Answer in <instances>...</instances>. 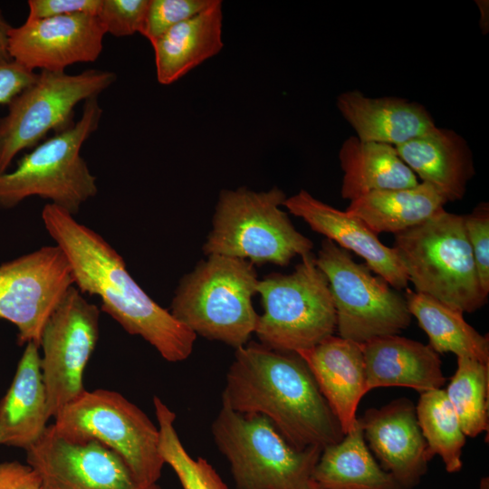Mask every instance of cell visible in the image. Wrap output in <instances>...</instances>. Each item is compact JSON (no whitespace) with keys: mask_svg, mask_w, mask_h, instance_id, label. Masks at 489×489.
I'll use <instances>...</instances> for the list:
<instances>
[{"mask_svg":"<svg viewBox=\"0 0 489 489\" xmlns=\"http://www.w3.org/2000/svg\"><path fill=\"white\" fill-rule=\"evenodd\" d=\"M315 264L327 278L340 337L361 344L409 326L405 298L349 251L324 238Z\"/></svg>","mask_w":489,"mask_h":489,"instance_id":"cell-10","label":"cell"},{"mask_svg":"<svg viewBox=\"0 0 489 489\" xmlns=\"http://www.w3.org/2000/svg\"><path fill=\"white\" fill-rule=\"evenodd\" d=\"M286 197L277 187L261 192L244 187L222 190L203 253L239 258L254 265L280 266L289 264L296 255L311 254L312 241L293 226L281 208Z\"/></svg>","mask_w":489,"mask_h":489,"instance_id":"cell-5","label":"cell"},{"mask_svg":"<svg viewBox=\"0 0 489 489\" xmlns=\"http://www.w3.org/2000/svg\"><path fill=\"white\" fill-rule=\"evenodd\" d=\"M211 431L230 465L235 489H312L321 448L295 449L264 416L223 405Z\"/></svg>","mask_w":489,"mask_h":489,"instance_id":"cell-7","label":"cell"},{"mask_svg":"<svg viewBox=\"0 0 489 489\" xmlns=\"http://www.w3.org/2000/svg\"><path fill=\"white\" fill-rule=\"evenodd\" d=\"M149 0H102L96 15L106 34L129 36L142 30Z\"/></svg>","mask_w":489,"mask_h":489,"instance_id":"cell-32","label":"cell"},{"mask_svg":"<svg viewBox=\"0 0 489 489\" xmlns=\"http://www.w3.org/2000/svg\"><path fill=\"white\" fill-rule=\"evenodd\" d=\"M312 480L322 489H402L369 452L359 421L340 441L322 449Z\"/></svg>","mask_w":489,"mask_h":489,"instance_id":"cell-26","label":"cell"},{"mask_svg":"<svg viewBox=\"0 0 489 489\" xmlns=\"http://www.w3.org/2000/svg\"><path fill=\"white\" fill-rule=\"evenodd\" d=\"M80 120L25 154L11 172L0 175V206L12 208L39 197L72 216L98 193L96 177L81 156L83 143L99 128L98 97L84 101Z\"/></svg>","mask_w":489,"mask_h":489,"instance_id":"cell-6","label":"cell"},{"mask_svg":"<svg viewBox=\"0 0 489 489\" xmlns=\"http://www.w3.org/2000/svg\"><path fill=\"white\" fill-rule=\"evenodd\" d=\"M36 77L37 73L13 60L0 61V105H7Z\"/></svg>","mask_w":489,"mask_h":489,"instance_id":"cell-35","label":"cell"},{"mask_svg":"<svg viewBox=\"0 0 489 489\" xmlns=\"http://www.w3.org/2000/svg\"><path fill=\"white\" fill-rule=\"evenodd\" d=\"M337 107L362 141L395 147L436 127L421 104L405 99L370 98L354 90L341 93Z\"/></svg>","mask_w":489,"mask_h":489,"instance_id":"cell-22","label":"cell"},{"mask_svg":"<svg viewBox=\"0 0 489 489\" xmlns=\"http://www.w3.org/2000/svg\"><path fill=\"white\" fill-rule=\"evenodd\" d=\"M312 489H322V488L319 487V486L314 483Z\"/></svg>","mask_w":489,"mask_h":489,"instance_id":"cell-39","label":"cell"},{"mask_svg":"<svg viewBox=\"0 0 489 489\" xmlns=\"http://www.w3.org/2000/svg\"><path fill=\"white\" fill-rule=\"evenodd\" d=\"M259 280L249 261L210 254L184 274L171 301V314L197 336L244 346L259 315L253 306Z\"/></svg>","mask_w":489,"mask_h":489,"instance_id":"cell-3","label":"cell"},{"mask_svg":"<svg viewBox=\"0 0 489 489\" xmlns=\"http://www.w3.org/2000/svg\"><path fill=\"white\" fill-rule=\"evenodd\" d=\"M73 285L70 263L56 244L0 265V319L16 327L20 346L40 347L45 322Z\"/></svg>","mask_w":489,"mask_h":489,"instance_id":"cell-13","label":"cell"},{"mask_svg":"<svg viewBox=\"0 0 489 489\" xmlns=\"http://www.w3.org/2000/svg\"><path fill=\"white\" fill-rule=\"evenodd\" d=\"M446 199L419 182L409 188L379 190L350 201L346 212L361 219L375 234L401 233L444 208Z\"/></svg>","mask_w":489,"mask_h":489,"instance_id":"cell-25","label":"cell"},{"mask_svg":"<svg viewBox=\"0 0 489 489\" xmlns=\"http://www.w3.org/2000/svg\"><path fill=\"white\" fill-rule=\"evenodd\" d=\"M416 413L429 457L438 455L448 473L458 472L466 436L446 391L438 388L421 393Z\"/></svg>","mask_w":489,"mask_h":489,"instance_id":"cell-28","label":"cell"},{"mask_svg":"<svg viewBox=\"0 0 489 489\" xmlns=\"http://www.w3.org/2000/svg\"><path fill=\"white\" fill-rule=\"evenodd\" d=\"M113 72L91 69L78 74L41 71L8 104L0 119V175L21 150L36 147L50 130L72 126L74 107L97 98L116 81Z\"/></svg>","mask_w":489,"mask_h":489,"instance_id":"cell-11","label":"cell"},{"mask_svg":"<svg viewBox=\"0 0 489 489\" xmlns=\"http://www.w3.org/2000/svg\"><path fill=\"white\" fill-rule=\"evenodd\" d=\"M222 1L173 26L151 43L157 80L169 85L182 78L224 47Z\"/></svg>","mask_w":489,"mask_h":489,"instance_id":"cell-23","label":"cell"},{"mask_svg":"<svg viewBox=\"0 0 489 489\" xmlns=\"http://www.w3.org/2000/svg\"><path fill=\"white\" fill-rule=\"evenodd\" d=\"M11 29L12 26L4 17L3 12L0 8V61L11 60L8 53V39Z\"/></svg>","mask_w":489,"mask_h":489,"instance_id":"cell-37","label":"cell"},{"mask_svg":"<svg viewBox=\"0 0 489 489\" xmlns=\"http://www.w3.org/2000/svg\"><path fill=\"white\" fill-rule=\"evenodd\" d=\"M76 286L66 292L43 329L41 369L54 417L84 390L83 375L100 334V309Z\"/></svg>","mask_w":489,"mask_h":489,"instance_id":"cell-12","label":"cell"},{"mask_svg":"<svg viewBox=\"0 0 489 489\" xmlns=\"http://www.w3.org/2000/svg\"><path fill=\"white\" fill-rule=\"evenodd\" d=\"M477 6L480 10L481 14V19H480V26L484 32V34H486L488 32V1L486 0H479L476 1Z\"/></svg>","mask_w":489,"mask_h":489,"instance_id":"cell-38","label":"cell"},{"mask_svg":"<svg viewBox=\"0 0 489 489\" xmlns=\"http://www.w3.org/2000/svg\"><path fill=\"white\" fill-rule=\"evenodd\" d=\"M393 249L417 292L462 312L483 307L480 283L464 216L444 208L421 224L395 235Z\"/></svg>","mask_w":489,"mask_h":489,"instance_id":"cell-4","label":"cell"},{"mask_svg":"<svg viewBox=\"0 0 489 489\" xmlns=\"http://www.w3.org/2000/svg\"><path fill=\"white\" fill-rule=\"evenodd\" d=\"M488 386L489 366L457 358L456 370L445 391L467 436L488 430Z\"/></svg>","mask_w":489,"mask_h":489,"instance_id":"cell-29","label":"cell"},{"mask_svg":"<svg viewBox=\"0 0 489 489\" xmlns=\"http://www.w3.org/2000/svg\"><path fill=\"white\" fill-rule=\"evenodd\" d=\"M404 298L411 316L417 320L436 353L451 352L457 358L489 366L488 335L480 334L466 322L464 312L409 289Z\"/></svg>","mask_w":489,"mask_h":489,"instance_id":"cell-27","label":"cell"},{"mask_svg":"<svg viewBox=\"0 0 489 489\" xmlns=\"http://www.w3.org/2000/svg\"><path fill=\"white\" fill-rule=\"evenodd\" d=\"M106 32L96 15L73 14L28 20L12 27L11 60L33 71L64 72L77 62H92L103 49Z\"/></svg>","mask_w":489,"mask_h":489,"instance_id":"cell-15","label":"cell"},{"mask_svg":"<svg viewBox=\"0 0 489 489\" xmlns=\"http://www.w3.org/2000/svg\"><path fill=\"white\" fill-rule=\"evenodd\" d=\"M283 206L313 231L363 258L366 265L394 289L408 287V274L393 247L385 245L359 217L315 198L304 189L286 197Z\"/></svg>","mask_w":489,"mask_h":489,"instance_id":"cell-17","label":"cell"},{"mask_svg":"<svg viewBox=\"0 0 489 489\" xmlns=\"http://www.w3.org/2000/svg\"><path fill=\"white\" fill-rule=\"evenodd\" d=\"M403 162L446 202L464 197L475 174L466 141L454 130L437 128L395 146Z\"/></svg>","mask_w":489,"mask_h":489,"instance_id":"cell-20","label":"cell"},{"mask_svg":"<svg viewBox=\"0 0 489 489\" xmlns=\"http://www.w3.org/2000/svg\"><path fill=\"white\" fill-rule=\"evenodd\" d=\"M297 353L337 417L343 434L357 424V408L368 392L365 363L360 343L331 335Z\"/></svg>","mask_w":489,"mask_h":489,"instance_id":"cell-18","label":"cell"},{"mask_svg":"<svg viewBox=\"0 0 489 489\" xmlns=\"http://www.w3.org/2000/svg\"><path fill=\"white\" fill-rule=\"evenodd\" d=\"M341 197L352 201L374 191L409 188L419 182L389 144L350 137L339 151Z\"/></svg>","mask_w":489,"mask_h":489,"instance_id":"cell-24","label":"cell"},{"mask_svg":"<svg viewBox=\"0 0 489 489\" xmlns=\"http://www.w3.org/2000/svg\"><path fill=\"white\" fill-rule=\"evenodd\" d=\"M368 392L380 387H407L423 393L446 382L438 353L429 345L398 335L360 344Z\"/></svg>","mask_w":489,"mask_h":489,"instance_id":"cell-19","label":"cell"},{"mask_svg":"<svg viewBox=\"0 0 489 489\" xmlns=\"http://www.w3.org/2000/svg\"><path fill=\"white\" fill-rule=\"evenodd\" d=\"M0 489H42L36 472L19 461L0 463Z\"/></svg>","mask_w":489,"mask_h":489,"instance_id":"cell-36","label":"cell"},{"mask_svg":"<svg viewBox=\"0 0 489 489\" xmlns=\"http://www.w3.org/2000/svg\"><path fill=\"white\" fill-rule=\"evenodd\" d=\"M358 421L381 467L402 489L417 485L431 458L412 402L396 399L380 408L367 410Z\"/></svg>","mask_w":489,"mask_h":489,"instance_id":"cell-16","label":"cell"},{"mask_svg":"<svg viewBox=\"0 0 489 489\" xmlns=\"http://www.w3.org/2000/svg\"><path fill=\"white\" fill-rule=\"evenodd\" d=\"M213 0H149L140 34L150 43L173 26L193 17Z\"/></svg>","mask_w":489,"mask_h":489,"instance_id":"cell-31","label":"cell"},{"mask_svg":"<svg viewBox=\"0 0 489 489\" xmlns=\"http://www.w3.org/2000/svg\"><path fill=\"white\" fill-rule=\"evenodd\" d=\"M264 312L254 333L261 344L277 351L297 352L333 335L336 312L324 273L311 253L289 274L259 280Z\"/></svg>","mask_w":489,"mask_h":489,"instance_id":"cell-8","label":"cell"},{"mask_svg":"<svg viewBox=\"0 0 489 489\" xmlns=\"http://www.w3.org/2000/svg\"><path fill=\"white\" fill-rule=\"evenodd\" d=\"M25 454L42 489H160L158 484L139 482L125 461L104 444L95 439L68 441L53 424Z\"/></svg>","mask_w":489,"mask_h":489,"instance_id":"cell-14","label":"cell"},{"mask_svg":"<svg viewBox=\"0 0 489 489\" xmlns=\"http://www.w3.org/2000/svg\"><path fill=\"white\" fill-rule=\"evenodd\" d=\"M102 0H29L28 20L43 19L73 14L97 15Z\"/></svg>","mask_w":489,"mask_h":489,"instance_id":"cell-34","label":"cell"},{"mask_svg":"<svg viewBox=\"0 0 489 489\" xmlns=\"http://www.w3.org/2000/svg\"><path fill=\"white\" fill-rule=\"evenodd\" d=\"M39 349L34 342L25 344L14 379L0 400V446L27 450L48 427L52 417Z\"/></svg>","mask_w":489,"mask_h":489,"instance_id":"cell-21","label":"cell"},{"mask_svg":"<svg viewBox=\"0 0 489 489\" xmlns=\"http://www.w3.org/2000/svg\"><path fill=\"white\" fill-rule=\"evenodd\" d=\"M222 405L267 417L295 449H323L344 436L303 360L251 341L235 349Z\"/></svg>","mask_w":489,"mask_h":489,"instance_id":"cell-2","label":"cell"},{"mask_svg":"<svg viewBox=\"0 0 489 489\" xmlns=\"http://www.w3.org/2000/svg\"><path fill=\"white\" fill-rule=\"evenodd\" d=\"M159 430V452L177 475L183 489H228L214 467L204 458H193L174 427L176 414L158 397L153 398Z\"/></svg>","mask_w":489,"mask_h":489,"instance_id":"cell-30","label":"cell"},{"mask_svg":"<svg viewBox=\"0 0 489 489\" xmlns=\"http://www.w3.org/2000/svg\"><path fill=\"white\" fill-rule=\"evenodd\" d=\"M53 425L68 441H100L125 461L139 482L158 484L165 465L158 427L120 393L85 389L58 412Z\"/></svg>","mask_w":489,"mask_h":489,"instance_id":"cell-9","label":"cell"},{"mask_svg":"<svg viewBox=\"0 0 489 489\" xmlns=\"http://www.w3.org/2000/svg\"><path fill=\"white\" fill-rule=\"evenodd\" d=\"M44 227L72 267L74 286L100 298L101 311L129 334L138 335L169 362L187 360L197 335L157 303L127 270L122 256L98 233L47 203Z\"/></svg>","mask_w":489,"mask_h":489,"instance_id":"cell-1","label":"cell"},{"mask_svg":"<svg viewBox=\"0 0 489 489\" xmlns=\"http://www.w3.org/2000/svg\"><path fill=\"white\" fill-rule=\"evenodd\" d=\"M464 224L470 244L479 281L489 293V205L482 202L464 216Z\"/></svg>","mask_w":489,"mask_h":489,"instance_id":"cell-33","label":"cell"}]
</instances>
